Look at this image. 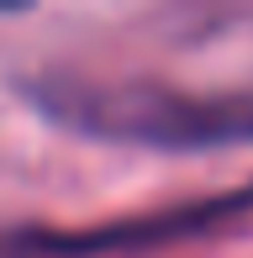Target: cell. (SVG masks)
<instances>
[{"label":"cell","mask_w":253,"mask_h":258,"mask_svg":"<svg viewBox=\"0 0 253 258\" xmlns=\"http://www.w3.org/2000/svg\"><path fill=\"white\" fill-rule=\"evenodd\" d=\"M58 121L90 137H116L143 148H222L253 143V85L248 90H174V85H95V79H64L42 90Z\"/></svg>","instance_id":"cell-1"},{"label":"cell","mask_w":253,"mask_h":258,"mask_svg":"<svg viewBox=\"0 0 253 258\" xmlns=\"http://www.w3.org/2000/svg\"><path fill=\"white\" fill-rule=\"evenodd\" d=\"M222 206H195L185 216H164V221H137V227H106L95 232V237H79V232H69V237H48V232H0V258H85L79 248H90V242H158V237H185V232L206 227V221L216 216Z\"/></svg>","instance_id":"cell-2"}]
</instances>
